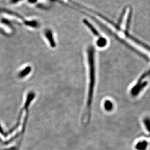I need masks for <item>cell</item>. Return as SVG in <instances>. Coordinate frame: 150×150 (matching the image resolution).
<instances>
[{"label":"cell","instance_id":"cell-1","mask_svg":"<svg viewBox=\"0 0 150 150\" xmlns=\"http://www.w3.org/2000/svg\"><path fill=\"white\" fill-rule=\"evenodd\" d=\"M88 64L89 67V85L88 90V99L87 102V108L84 117V122L85 124L89 122L91 115V108L95 84V49L90 46L88 50Z\"/></svg>","mask_w":150,"mask_h":150},{"label":"cell","instance_id":"cell-2","mask_svg":"<svg viewBox=\"0 0 150 150\" xmlns=\"http://www.w3.org/2000/svg\"><path fill=\"white\" fill-rule=\"evenodd\" d=\"M98 23L100 24V25L101 27H103V29H104L109 34H110V35L112 36L113 37H114L115 39L117 40V41L120 42V43H122V45H124L126 47L128 48L129 49H130V50L133 51V52H134V53H136L137 55L140 56V57H142V58H143V59H147V60L149 59V58H148V57L146 56V55L139 52V50H137V49H135L134 47H133V46L129 45L127 42H126L125 40H124L121 39V38H120V37L118 36V35H117L116 34L112 32V31L109 29L108 28L104 26V25H101V23H99V22H98Z\"/></svg>","mask_w":150,"mask_h":150},{"label":"cell","instance_id":"cell-3","mask_svg":"<svg viewBox=\"0 0 150 150\" xmlns=\"http://www.w3.org/2000/svg\"><path fill=\"white\" fill-rule=\"evenodd\" d=\"M147 85V82L142 81H138L137 83L133 87L131 91V94L133 96H137L144 88Z\"/></svg>","mask_w":150,"mask_h":150},{"label":"cell","instance_id":"cell-4","mask_svg":"<svg viewBox=\"0 0 150 150\" xmlns=\"http://www.w3.org/2000/svg\"><path fill=\"white\" fill-rule=\"evenodd\" d=\"M124 35L127 38L130 39L131 40H132L133 42H134V43H137V45H139V46H142V47L144 48V49H146L147 50L149 51L150 52V46L148 45H147L146 43H144L143 42H142L141 40H139V39L136 38V37L133 36L132 35H131L128 32L124 31Z\"/></svg>","mask_w":150,"mask_h":150},{"label":"cell","instance_id":"cell-5","mask_svg":"<svg viewBox=\"0 0 150 150\" xmlns=\"http://www.w3.org/2000/svg\"><path fill=\"white\" fill-rule=\"evenodd\" d=\"M132 14H133V10L132 9H130L129 11L128 15L127 17V20L126 22L125 25V31L128 32L129 28H130V24L131 22L132 17Z\"/></svg>","mask_w":150,"mask_h":150},{"label":"cell","instance_id":"cell-6","mask_svg":"<svg viewBox=\"0 0 150 150\" xmlns=\"http://www.w3.org/2000/svg\"><path fill=\"white\" fill-rule=\"evenodd\" d=\"M107 40L105 38L100 37L97 40V46H98L99 47H104L107 45Z\"/></svg>","mask_w":150,"mask_h":150},{"label":"cell","instance_id":"cell-7","mask_svg":"<svg viewBox=\"0 0 150 150\" xmlns=\"http://www.w3.org/2000/svg\"><path fill=\"white\" fill-rule=\"evenodd\" d=\"M104 109L107 111H111L114 108V104L111 101H110L109 100H106L104 102Z\"/></svg>","mask_w":150,"mask_h":150},{"label":"cell","instance_id":"cell-8","mask_svg":"<svg viewBox=\"0 0 150 150\" xmlns=\"http://www.w3.org/2000/svg\"><path fill=\"white\" fill-rule=\"evenodd\" d=\"M147 146V142L146 141L139 142L136 145V148L138 150H144Z\"/></svg>","mask_w":150,"mask_h":150},{"label":"cell","instance_id":"cell-9","mask_svg":"<svg viewBox=\"0 0 150 150\" xmlns=\"http://www.w3.org/2000/svg\"><path fill=\"white\" fill-rule=\"evenodd\" d=\"M31 70V68L30 67H26L25 69L23 70L19 74V77L20 78H23L26 76V75L29 74Z\"/></svg>","mask_w":150,"mask_h":150},{"label":"cell","instance_id":"cell-10","mask_svg":"<svg viewBox=\"0 0 150 150\" xmlns=\"http://www.w3.org/2000/svg\"><path fill=\"white\" fill-rule=\"evenodd\" d=\"M85 23L86 24V25H87V26L89 27L90 29H91V30L92 31V32H93V33L94 34V35H96V36L98 37H101L100 36V33H98V31L93 27L92 25H91L89 22H87V21H85Z\"/></svg>","mask_w":150,"mask_h":150},{"label":"cell","instance_id":"cell-11","mask_svg":"<svg viewBox=\"0 0 150 150\" xmlns=\"http://www.w3.org/2000/svg\"><path fill=\"white\" fill-rule=\"evenodd\" d=\"M46 36L48 40H49V42L50 43L51 46L54 47H55V45L54 41L53 38V36L50 31H48L46 33Z\"/></svg>","mask_w":150,"mask_h":150},{"label":"cell","instance_id":"cell-12","mask_svg":"<svg viewBox=\"0 0 150 150\" xmlns=\"http://www.w3.org/2000/svg\"><path fill=\"white\" fill-rule=\"evenodd\" d=\"M126 10H127V7H126L123 9L122 11L121 14L120 15V18H119L118 20V23H117V25L120 26V25L122 24L123 20L124 19V16H125L126 12Z\"/></svg>","mask_w":150,"mask_h":150},{"label":"cell","instance_id":"cell-13","mask_svg":"<svg viewBox=\"0 0 150 150\" xmlns=\"http://www.w3.org/2000/svg\"><path fill=\"white\" fill-rule=\"evenodd\" d=\"M143 122L146 129L150 133V119L149 117H146L143 120Z\"/></svg>","mask_w":150,"mask_h":150}]
</instances>
